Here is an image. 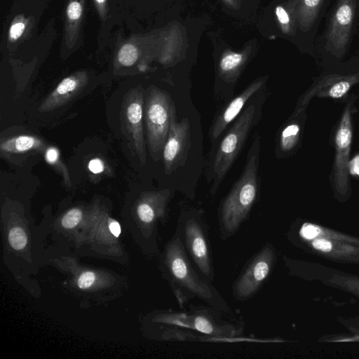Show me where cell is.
Listing matches in <instances>:
<instances>
[{
  "instance_id": "cell-1",
  "label": "cell",
  "mask_w": 359,
  "mask_h": 359,
  "mask_svg": "<svg viewBox=\"0 0 359 359\" xmlns=\"http://www.w3.org/2000/svg\"><path fill=\"white\" fill-rule=\"evenodd\" d=\"M51 215L46 214L39 225L16 201L7 200L1 213L2 260L15 282L32 297H41V288L36 279L45 266Z\"/></svg>"
},
{
  "instance_id": "cell-2",
  "label": "cell",
  "mask_w": 359,
  "mask_h": 359,
  "mask_svg": "<svg viewBox=\"0 0 359 359\" xmlns=\"http://www.w3.org/2000/svg\"><path fill=\"white\" fill-rule=\"evenodd\" d=\"M210 306L191 305L189 310L155 309L139 318L140 330L158 341L231 343L244 341L243 330L222 319Z\"/></svg>"
},
{
  "instance_id": "cell-3",
  "label": "cell",
  "mask_w": 359,
  "mask_h": 359,
  "mask_svg": "<svg viewBox=\"0 0 359 359\" xmlns=\"http://www.w3.org/2000/svg\"><path fill=\"white\" fill-rule=\"evenodd\" d=\"M72 250L55 244L45 250V266L62 273L61 287L81 309L107 305L121 297L129 288L126 276L111 269L88 264Z\"/></svg>"
},
{
  "instance_id": "cell-4",
  "label": "cell",
  "mask_w": 359,
  "mask_h": 359,
  "mask_svg": "<svg viewBox=\"0 0 359 359\" xmlns=\"http://www.w3.org/2000/svg\"><path fill=\"white\" fill-rule=\"evenodd\" d=\"M158 269L181 309L190 300L198 299L221 313L231 312L230 306L218 290L193 266L175 233L158 255Z\"/></svg>"
},
{
  "instance_id": "cell-5",
  "label": "cell",
  "mask_w": 359,
  "mask_h": 359,
  "mask_svg": "<svg viewBox=\"0 0 359 359\" xmlns=\"http://www.w3.org/2000/svg\"><path fill=\"white\" fill-rule=\"evenodd\" d=\"M287 239L306 253L340 264L359 265V237L316 222L297 219Z\"/></svg>"
},
{
  "instance_id": "cell-6",
  "label": "cell",
  "mask_w": 359,
  "mask_h": 359,
  "mask_svg": "<svg viewBox=\"0 0 359 359\" xmlns=\"http://www.w3.org/2000/svg\"><path fill=\"white\" fill-rule=\"evenodd\" d=\"M120 222L98 198L90 203L87 222L73 251L80 257L105 259L126 265L130 255L122 240Z\"/></svg>"
},
{
  "instance_id": "cell-7",
  "label": "cell",
  "mask_w": 359,
  "mask_h": 359,
  "mask_svg": "<svg viewBox=\"0 0 359 359\" xmlns=\"http://www.w3.org/2000/svg\"><path fill=\"white\" fill-rule=\"evenodd\" d=\"M171 196L169 189L142 192L124 217L127 230L142 252L149 257H158V225L167 219Z\"/></svg>"
},
{
  "instance_id": "cell-8",
  "label": "cell",
  "mask_w": 359,
  "mask_h": 359,
  "mask_svg": "<svg viewBox=\"0 0 359 359\" xmlns=\"http://www.w3.org/2000/svg\"><path fill=\"white\" fill-rule=\"evenodd\" d=\"M259 161V138L257 137L249 151L241 177L219 206V229L223 240L237 233L242 224L248 219L256 201Z\"/></svg>"
},
{
  "instance_id": "cell-9",
  "label": "cell",
  "mask_w": 359,
  "mask_h": 359,
  "mask_svg": "<svg viewBox=\"0 0 359 359\" xmlns=\"http://www.w3.org/2000/svg\"><path fill=\"white\" fill-rule=\"evenodd\" d=\"M175 233L196 269L205 279L212 282L215 270L211 245L208 228L201 212L194 210L182 212Z\"/></svg>"
},
{
  "instance_id": "cell-10",
  "label": "cell",
  "mask_w": 359,
  "mask_h": 359,
  "mask_svg": "<svg viewBox=\"0 0 359 359\" xmlns=\"http://www.w3.org/2000/svg\"><path fill=\"white\" fill-rule=\"evenodd\" d=\"M175 113V103L166 91L155 86L149 88L144 106V118L149 153L155 161L163 154L171 120Z\"/></svg>"
},
{
  "instance_id": "cell-11",
  "label": "cell",
  "mask_w": 359,
  "mask_h": 359,
  "mask_svg": "<svg viewBox=\"0 0 359 359\" xmlns=\"http://www.w3.org/2000/svg\"><path fill=\"white\" fill-rule=\"evenodd\" d=\"M289 276L316 282L327 287L348 293L359 302V274L339 270L322 263L283 255Z\"/></svg>"
},
{
  "instance_id": "cell-12",
  "label": "cell",
  "mask_w": 359,
  "mask_h": 359,
  "mask_svg": "<svg viewBox=\"0 0 359 359\" xmlns=\"http://www.w3.org/2000/svg\"><path fill=\"white\" fill-rule=\"evenodd\" d=\"M277 252L271 243H266L245 264L232 286L234 298L241 302L253 297L271 274Z\"/></svg>"
},
{
  "instance_id": "cell-13",
  "label": "cell",
  "mask_w": 359,
  "mask_h": 359,
  "mask_svg": "<svg viewBox=\"0 0 359 359\" xmlns=\"http://www.w3.org/2000/svg\"><path fill=\"white\" fill-rule=\"evenodd\" d=\"M255 110L254 104L248 106L236 118L222 140L213 164L215 180L212 194L217 191L242 149L252 128Z\"/></svg>"
},
{
  "instance_id": "cell-14",
  "label": "cell",
  "mask_w": 359,
  "mask_h": 359,
  "mask_svg": "<svg viewBox=\"0 0 359 359\" xmlns=\"http://www.w3.org/2000/svg\"><path fill=\"white\" fill-rule=\"evenodd\" d=\"M144 106V90L137 86L126 95L121 109L123 133L142 165L145 164L147 159L143 128Z\"/></svg>"
},
{
  "instance_id": "cell-15",
  "label": "cell",
  "mask_w": 359,
  "mask_h": 359,
  "mask_svg": "<svg viewBox=\"0 0 359 359\" xmlns=\"http://www.w3.org/2000/svg\"><path fill=\"white\" fill-rule=\"evenodd\" d=\"M90 203L73 205L50 218L49 238L53 244L74 250L87 222Z\"/></svg>"
},
{
  "instance_id": "cell-16",
  "label": "cell",
  "mask_w": 359,
  "mask_h": 359,
  "mask_svg": "<svg viewBox=\"0 0 359 359\" xmlns=\"http://www.w3.org/2000/svg\"><path fill=\"white\" fill-rule=\"evenodd\" d=\"M355 8L356 0H339L331 18L325 48L337 57L344 54L349 43Z\"/></svg>"
},
{
  "instance_id": "cell-17",
  "label": "cell",
  "mask_w": 359,
  "mask_h": 359,
  "mask_svg": "<svg viewBox=\"0 0 359 359\" xmlns=\"http://www.w3.org/2000/svg\"><path fill=\"white\" fill-rule=\"evenodd\" d=\"M191 147L190 123L187 118L181 121H176V113L173 115L168 135L163 150L165 172L173 173L184 166Z\"/></svg>"
},
{
  "instance_id": "cell-18",
  "label": "cell",
  "mask_w": 359,
  "mask_h": 359,
  "mask_svg": "<svg viewBox=\"0 0 359 359\" xmlns=\"http://www.w3.org/2000/svg\"><path fill=\"white\" fill-rule=\"evenodd\" d=\"M353 140L351 104L345 108L339 123L335 137L334 183L337 191L345 195L348 190V159Z\"/></svg>"
},
{
  "instance_id": "cell-19",
  "label": "cell",
  "mask_w": 359,
  "mask_h": 359,
  "mask_svg": "<svg viewBox=\"0 0 359 359\" xmlns=\"http://www.w3.org/2000/svg\"><path fill=\"white\" fill-rule=\"evenodd\" d=\"M88 82V75L84 70L66 76L43 100L39 107V111L48 112L66 104L83 90Z\"/></svg>"
},
{
  "instance_id": "cell-20",
  "label": "cell",
  "mask_w": 359,
  "mask_h": 359,
  "mask_svg": "<svg viewBox=\"0 0 359 359\" xmlns=\"http://www.w3.org/2000/svg\"><path fill=\"white\" fill-rule=\"evenodd\" d=\"M358 82L359 74L325 76L305 95L302 104L307 103L313 95L334 99L341 98Z\"/></svg>"
},
{
  "instance_id": "cell-21",
  "label": "cell",
  "mask_w": 359,
  "mask_h": 359,
  "mask_svg": "<svg viewBox=\"0 0 359 359\" xmlns=\"http://www.w3.org/2000/svg\"><path fill=\"white\" fill-rule=\"evenodd\" d=\"M266 79L267 77L264 76L253 81L222 111L211 129L212 139L219 137L226 126L237 117L250 97L265 83Z\"/></svg>"
},
{
  "instance_id": "cell-22",
  "label": "cell",
  "mask_w": 359,
  "mask_h": 359,
  "mask_svg": "<svg viewBox=\"0 0 359 359\" xmlns=\"http://www.w3.org/2000/svg\"><path fill=\"white\" fill-rule=\"evenodd\" d=\"M86 0H67L64 18V41L67 48H74L79 39L84 17Z\"/></svg>"
},
{
  "instance_id": "cell-23",
  "label": "cell",
  "mask_w": 359,
  "mask_h": 359,
  "mask_svg": "<svg viewBox=\"0 0 359 359\" xmlns=\"http://www.w3.org/2000/svg\"><path fill=\"white\" fill-rule=\"evenodd\" d=\"M252 46L248 45L242 51L236 52L229 49L223 52L219 61L218 74L226 82L235 81L246 65Z\"/></svg>"
},
{
  "instance_id": "cell-24",
  "label": "cell",
  "mask_w": 359,
  "mask_h": 359,
  "mask_svg": "<svg viewBox=\"0 0 359 359\" xmlns=\"http://www.w3.org/2000/svg\"><path fill=\"white\" fill-rule=\"evenodd\" d=\"M46 147L43 141L30 135H20L2 140L0 151L5 154H20L32 150H43Z\"/></svg>"
},
{
  "instance_id": "cell-25",
  "label": "cell",
  "mask_w": 359,
  "mask_h": 359,
  "mask_svg": "<svg viewBox=\"0 0 359 359\" xmlns=\"http://www.w3.org/2000/svg\"><path fill=\"white\" fill-rule=\"evenodd\" d=\"M298 2L299 0H288L275 8L278 25L284 34L293 36L299 28Z\"/></svg>"
},
{
  "instance_id": "cell-26",
  "label": "cell",
  "mask_w": 359,
  "mask_h": 359,
  "mask_svg": "<svg viewBox=\"0 0 359 359\" xmlns=\"http://www.w3.org/2000/svg\"><path fill=\"white\" fill-rule=\"evenodd\" d=\"M325 0H299V28L304 32H308L314 24Z\"/></svg>"
},
{
  "instance_id": "cell-27",
  "label": "cell",
  "mask_w": 359,
  "mask_h": 359,
  "mask_svg": "<svg viewBox=\"0 0 359 359\" xmlns=\"http://www.w3.org/2000/svg\"><path fill=\"white\" fill-rule=\"evenodd\" d=\"M33 20L32 17H27L24 14L16 15L9 26L7 35L8 45H16L29 34Z\"/></svg>"
},
{
  "instance_id": "cell-28",
  "label": "cell",
  "mask_w": 359,
  "mask_h": 359,
  "mask_svg": "<svg viewBox=\"0 0 359 359\" xmlns=\"http://www.w3.org/2000/svg\"><path fill=\"white\" fill-rule=\"evenodd\" d=\"M43 151L46 161L62 175L67 187H72L68 170L60 159V153L58 149L54 146H50L46 147Z\"/></svg>"
},
{
  "instance_id": "cell-29",
  "label": "cell",
  "mask_w": 359,
  "mask_h": 359,
  "mask_svg": "<svg viewBox=\"0 0 359 359\" xmlns=\"http://www.w3.org/2000/svg\"><path fill=\"white\" fill-rule=\"evenodd\" d=\"M300 135V126L297 123L291 122L282 130L279 137V147L282 151L292 150L297 144Z\"/></svg>"
},
{
  "instance_id": "cell-30",
  "label": "cell",
  "mask_w": 359,
  "mask_h": 359,
  "mask_svg": "<svg viewBox=\"0 0 359 359\" xmlns=\"http://www.w3.org/2000/svg\"><path fill=\"white\" fill-rule=\"evenodd\" d=\"M140 55V50L135 44L126 43L118 49L116 61L119 66L131 67L137 62Z\"/></svg>"
},
{
  "instance_id": "cell-31",
  "label": "cell",
  "mask_w": 359,
  "mask_h": 359,
  "mask_svg": "<svg viewBox=\"0 0 359 359\" xmlns=\"http://www.w3.org/2000/svg\"><path fill=\"white\" fill-rule=\"evenodd\" d=\"M337 321L349 332L359 334V315L353 316H338Z\"/></svg>"
},
{
  "instance_id": "cell-32",
  "label": "cell",
  "mask_w": 359,
  "mask_h": 359,
  "mask_svg": "<svg viewBox=\"0 0 359 359\" xmlns=\"http://www.w3.org/2000/svg\"><path fill=\"white\" fill-rule=\"evenodd\" d=\"M318 341L321 342H346L359 341V334L350 332V334H335L321 336Z\"/></svg>"
},
{
  "instance_id": "cell-33",
  "label": "cell",
  "mask_w": 359,
  "mask_h": 359,
  "mask_svg": "<svg viewBox=\"0 0 359 359\" xmlns=\"http://www.w3.org/2000/svg\"><path fill=\"white\" fill-rule=\"evenodd\" d=\"M88 170L94 175H99L105 170V163L100 158H92L88 164Z\"/></svg>"
},
{
  "instance_id": "cell-34",
  "label": "cell",
  "mask_w": 359,
  "mask_h": 359,
  "mask_svg": "<svg viewBox=\"0 0 359 359\" xmlns=\"http://www.w3.org/2000/svg\"><path fill=\"white\" fill-rule=\"evenodd\" d=\"M97 13L102 21H104L108 15V0H93Z\"/></svg>"
},
{
  "instance_id": "cell-35",
  "label": "cell",
  "mask_w": 359,
  "mask_h": 359,
  "mask_svg": "<svg viewBox=\"0 0 359 359\" xmlns=\"http://www.w3.org/2000/svg\"><path fill=\"white\" fill-rule=\"evenodd\" d=\"M229 8L238 10L241 6V0H222Z\"/></svg>"
}]
</instances>
